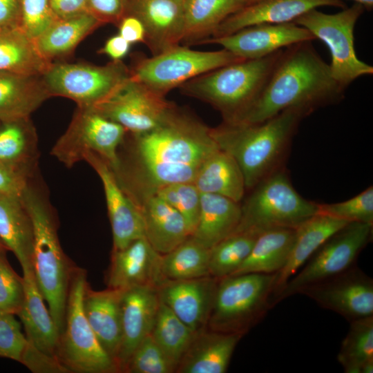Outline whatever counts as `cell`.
<instances>
[{
	"label": "cell",
	"mask_w": 373,
	"mask_h": 373,
	"mask_svg": "<svg viewBox=\"0 0 373 373\" xmlns=\"http://www.w3.org/2000/svg\"><path fill=\"white\" fill-rule=\"evenodd\" d=\"M132 137L126 159L113 170L130 198L176 182H193L219 147L211 128L175 105L154 128Z\"/></svg>",
	"instance_id": "obj_1"
},
{
	"label": "cell",
	"mask_w": 373,
	"mask_h": 373,
	"mask_svg": "<svg viewBox=\"0 0 373 373\" xmlns=\"http://www.w3.org/2000/svg\"><path fill=\"white\" fill-rule=\"evenodd\" d=\"M310 41L285 48L263 89L236 122L257 124L289 108L309 115L317 108L338 102L344 90Z\"/></svg>",
	"instance_id": "obj_2"
},
{
	"label": "cell",
	"mask_w": 373,
	"mask_h": 373,
	"mask_svg": "<svg viewBox=\"0 0 373 373\" xmlns=\"http://www.w3.org/2000/svg\"><path fill=\"white\" fill-rule=\"evenodd\" d=\"M306 115L300 109L289 108L260 123L223 122L211 128L218 147L240 166L247 191L283 167L293 136Z\"/></svg>",
	"instance_id": "obj_3"
},
{
	"label": "cell",
	"mask_w": 373,
	"mask_h": 373,
	"mask_svg": "<svg viewBox=\"0 0 373 373\" xmlns=\"http://www.w3.org/2000/svg\"><path fill=\"white\" fill-rule=\"evenodd\" d=\"M21 201L32 223V265L37 284L61 334L64 329L70 281L75 265L64 253L52 211L30 185Z\"/></svg>",
	"instance_id": "obj_4"
},
{
	"label": "cell",
	"mask_w": 373,
	"mask_h": 373,
	"mask_svg": "<svg viewBox=\"0 0 373 373\" xmlns=\"http://www.w3.org/2000/svg\"><path fill=\"white\" fill-rule=\"evenodd\" d=\"M283 50L222 66L187 81L179 88L182 94L218 110L224 122H234L256 99Z\"/></svg>",
	"instance_id": "obj_5"
},
{
	"label": "cell",
	"mask_w": 373,
	"mask_h": 373,
	"mask_svg": "<svg viewBox=\"0 0 373 373\" xmlns=\"http://www.w3.org/2000/svg\"><path fill=\"white\" fill-rule=\"evenodd\" d=\"M276 273L245 274L220 278L207 328L244 336L274 306Z\"/></svg>",
	"instance_id": "obj_6"
},
{
	"label": "cell",
	"mask_w": 373,
	"mask_h": 373,
	"mask_svg": "<svg viewBox=\"0 0 373 373\" xmlns=\"http://www.w3.org/2000/svg\"><path fill=\"white\" fill-rule=\"evenodd\" d=\"M249 191L240 202L241 217L236 231L261 233L275 229H296L318 213V203L304 198L296 191L284 167Z\"/></svg>",
	"instance_id": "obj_7"
},
{
	"label": "cell",
	"mask_w": 373,
	"mask_h": 373,
	"mask_svg": "<svg viewBox=\"0 0 373 373\" xmlns=\"http://www.w3.org/2000/svg\"><path fill=\"white\" fill-rule=\"evenodd\" d=\"M87 285L86 270L75 266L70 281L58 360L67 372H119L116 363L100 345L84 314L83 297Z\"/></svg>",
	"instance_id": "obj_8"
},
{
	"label": "cell",
	"mask_w": 373,
	"mask_h": 373,
	"mask_svg": "<svg viewBox=\"0 0 373 373\" xmlns=\"http://www.w3.org/2000/svg\"><path fill=\"white\" fill-rule=\"evenodd\" d=\"M364 9L358 3L335 14H325L315 8L294 21L328 47L331 75L343 89L358 77L373 74V67L361 61L354 49V29Z\"/></svg>",
	"instance_id": "obj_9"
},
{
	"label": "cell",
	"mask_w": 373,
	"mask_h": 373,
	"mask_svg": "<svg viewBox=\"0 0 373 373\" xmlns=\"http://www.w3.org/2000/svg\"><path fill=\"white\" fill-rule=\"evenodd\" d=\"M246 60L222 49L201 51L180 45L151 57L138 59L131 77L164 96L187 81L216 68Z\"/></svg>",
	"instance_id": "obj_10"
},
{
	"label": "cell",
	"mask_w": 373,
	"mask_h": 373,
	"mask_svg": "<svg viewBox=\"0 0 373 373\" xmlns=\"http://www.w3.org/2000/svg\"><path fill=\"white\" fill-rule=\"evenodd\" d=\"M373 224L352 222L332 235L288 280L274 300L275 305L316 283L356 265L359 254L372 238Z\"/></svg>",
	"instance_id": "obj_11"
},
{
	"label": "cell",
	"mask_w": 373,
	"mask_h": 373,
	"mask_svg": "<svg viewBox=\"0 0 373 373\" xmlns=\"http://www.w3.org/2000/svg\"><path fill=\"white\" fill-rule=\"evenodd\" d=\"M126 133L122 126L93 108L78 106L67 130L52 147L51 154L69 168L83 161L87 153H93L115 170L119 163V148Z\"/></svg>",
	"instance_id": "obj_12"
},
{
	"label": "cell",
	"mask_w": 373,
	"mask_h": 373,
	"mask_svg": "<svg viewBox=\"0 0 373 373\" xmlns=\"http://www.w3.org/2000/svg\"><path fill=\"white\" fill-rule=\"evenodd\" d=\"M130 76V69L119 60L104 66L52 63L41 77L50 97H64L78 106L93 107Z\"/></svg>",
	"instance_id": "obj_13"
},
{
	"label": "cell",
	"mask_w": 373,
	"mask_h": 373,
	"mask_svg": "<svg viewBox=\"0 0 373 373\" xmlns=\"http://www.w3.org/2000/svg\"><path fill=\"white\" fill-rule=\"evenodd\" d=\"M175 104L131 76L108 97L93 108L122 126L130 134L157 126Z\"/></svg>",
	"instance_id": "obj_14"
},
{
	"label": "cell",
	"mask_w": 373,
	"mask_h": 373,
	"mask_svg": "<svg viewBox=\"0 0 373 373\" xmlns=\"http://www.w3.org/2000/svg\"><path fill=\"white\" fill-rule=\"evenodd\" d=\"M298 294L340 314L349 322L373 316V280L356 265L334 276L305 286Z\"/></svg>",
	"instance_id": "obj_15"
},
{
	"label": "cell",
	"mask_w": 373,
	"mask_h": 373,
	"mask_svg": "<svg viewBox=\"0 0 373 373\" xmlns=\"http://www.w3.org/2000/svg\"><path fill=\"white\" fill-rule=\"evenodd\" d=\"M314 39L305 28L289 22L257 24L226 36L209 37L198 44H218L242 59H255Z\"/></svg>",
	"instance_id": "obj_16"
},
{
	"label": "cell",
	"mask_w": 373,
	"mask_h": 373,
	"mask_svg": "<svg viewBox=\"0 0 373 373\" xmlns=\"http://www.w3.org/2000/svg\"><path fill=\"white\" fill-rule=\"evenodd\" d=\"M83 161L94 169L102 183L112 229L113 249H122L144 237L140 211L122 188L108 162L93 153L85 155Z\"/></svg>",
	"instance_id": "obj_17"
},
{
	"label": "cell",
	"mask_w": 373,
	"mask_h": 373,
	"mask_svg": "<svg viewBox=\"0 0 373 373\" xmlns=\"http://www.w3.org/2000/svg\"><path fill=\"white\" fill-rule=\"evenodd\" d=\"M162 256L145 237L122 249H113L106 280L107 287L119 290L137 286L157 288L166 280L162 273Z\"/></svg>",
	"instance_id": "obj_18"
},
{
	"label": "cell",
	"mask_w": 373,
	"mask_h": 373,
	"mask_svg": "<svg viewBox=\"0 0 373 373\" xmlns=\"http://www.w3.org/2000/svg\"><path fill=\"white\" fill-rule=\"evenodd\" d=\"M128 15L137 17L143 24L144 44L153 55L182 41L185 30L184 0H131Z\"/></svg>",
	"instance_id": "obj_19"
},
{
	"label": "cell",
	"mask_w": 373,
	"mask_h": 373,
	"mask_svg": "<svg viewBox=\"0 0 373 373\" xmlns=\"http://www.w3.org/2000/svg\"><path fill=\"white\" fill-rule=\"evenodd\" d=\"M220 278L207 276L164 280L157 287L160 301L195 332L207 328Z\"/></svg>",
	"instance_id": "obj_20"
},
{
	"label": "cell",
	"mask_w": 373,
	"mask_h": 373,
	"mask_svg": "<svg viewBox=\"0 0 373 373\" xmlns=\"http://www.w3.org/2000/svg\"><path fill=\"white\" fill-rule=\"evenodd\" d=\"M160 305L156 287L137 286L122 291V341L117 358L119 372L138 345L151 333Z\"/></svg>",
	"instance_id": "obj_21"
},
{
	"label": "cell",
	"mask_w": 373,
	"mask_h": 373,
	"mask_svg": "<svg viewBox=\"0 0 373 373\" xmlns=\"http://www.w3.org/2000/svg\"><path fill=\"white\" fill-rule=\"evenodd\" d=\"M323 6L345 7L342 0H259L227 17L211 37L226 36L257 24L294 22L308 11Z\"/></svg>",
	"instance_id": "obj_22"
},
{
	"label": "cell",
	"mask_w": 373,
	"mask_h": 373,
	"mask_svg": "<svg viewBox=\"0 0 373 373\" xmlns=\"http://www.w3.org/2000/svg\"><path fill=\"white\" fill-rule=\"evenodd\" d=\"M131 199L140 211L144 237L160 254L169 253L191 236L183 216L155 193Z\"/></svg>",
	"instance_id": "obj_23"
},
{
	"label": "cell",
	"mask_w": 373,
	"mask_h": 373,
	"mask_svg": "<svg viewBox=\"0 0 373 373\" xmlns=\"http://www.w3.org/2000/svg\"><path fill=\"white\" fill-rule=\"evenodd\" d=\"M22 270L25 296L17 316L24 326L26 338L36 350L59 363L58 351L60 333L44 303L32 267Z\"/></svg>",
	"instance_id": "obj_24"
},
{
	"label": "cell",
	"mask_w": 373,
	"mask_h": 373,
	"mask_svg": "<svg viewBox=\"0 0 373 373\" xmlns=\"http://www.w3.org/2000/svg\"><path fill=\"white\" fill-rule=\"evenodd\" d=\"M122 291L108 287L95 291L87 285L83 297L87 321L100 345L117 365L122 341Z\"/></svg>",
	"instance_id": "obj_25"
},
{
	"label": "cell",
	"mask_w": 373,
	"mask_h": 373,
	"mask_svg": "<svg viewBox=\"0 0 373 373\" xmlns=\"http://www.w3.org/2000/svg\"><path fill=\"white\" fill-rule=\"evenodd\" d=\"M349 222L318 213L296 229L295 240L283 268L276 273L272 302L288 280L334 233Z\"/></svg>",
	"instance_id": "obj_26"
},
{
	"label": "cell",
	"mask_w": 373,
	"mask_h": 373,
	"mask_svg": "<svg viewBox=\"0 0 373 373\" xmlns=\"http://www.w3.org/2000/svg\"><path fill=\"white\" fill-rule=\"evenodd\" d=\"M242 336L207 328L197 332L175 372H226L236 347Z\"/></svg>",
	"instance_id": "obj_27"
},
{
	"label": "cell",
	"mask_w": 373,
	"mask_h": 373,
	"mask_svg": "<svg viewBox=\"0 0 373 373\" xmlns=\"http://www.w3.org/2000/svg\"><path fill=\"white\" fill-rule=\"evenodd\" d=\"M50 97L41 76L0 73V122L29 119Z\"/></svg>",
	"instance_id": "obj_28"
},
{
	"label": "cell",
	"mask_w": 373,
	"mask_h": 373,
	"mask_svg": "<svg viewBox=\"0 0 373 373\" xmlns=\"http://www.w3.org/2000/svg\"><path fill=\"white\" fill-rule=\"evenodd\" d=\"M193 182L201 193L219 195L237 202H241L247 192L238 163L220 148L205 159Z\"/></svg>",
	"instance_id": "obj_29"
},
{
	"label": "cell",
	"mask_w": 373,
	"mask_h": 373,
	"mask_svg": "<svg viewBox=\"0 0 373 373\" xmlns=\"http://www.w3.org/2000/svg\"><path fill=\"white\" fill-rule=\"evenodd\" d=\"M52 64L20 26L0 28V73L41 77Z\"/></svg>",
	"instance_id": "obj_30"
},
{
	"label": "cell",
	"mask_w": 373,
	"mask_h": 373,
	"mask_svg": "<svg viewBox=\"0 0 373 373\" xmlns=\"http://www.w3.org/2000/svg\"><path fill=\"white\" fill-rule=\"evenodd\" d=\"M240 217V202L219 195L201 193L199 217L191 236L211 249L236 231Z\"/></svg>",
	"instance_id": "obj_31"
},
{
	"label": "cell",
	"mask_w": 373,
	"mask_h": 373,
	"mask_svg": "<svg viewBox=\"0 0 373 373\" xmlns=\"http://www.w3.org/2000/svg\"><path fill=\"white\" fill-rule=\"evenodd\" d=\"M33 227L21 200L0 194V240L21 268L32 267Z\"/></svg>",
	"instance_id": "obj_32"
},
{
	"label": "cell",
	"mask_w": 373,
	"mask_h": 373,
	"mask_svg": "<svg viewBox=\"0 0 373 373\" xmlns=\"http://www.w3.org/2000/svg\"><path fill=\"white\" fill-rule=\"evenodd\" d=\"M296 236V229H275L259 234L248 256L230 276L274 274L285 265Z\"/></svg>",
	"instance_id": "obj_33"
},
{
	"label": "cell",
	"mask_w": 373,
	"mask_h": 373,
	"mask_svg": "<svg viewBox=\"0 0 373 373\" xmlns=\"http://www.w3.org/2000/svg\"><path fill=\"white\" fill-rule=\"evenodd\" d=\"M103 23L87 12L57 19L35 43L42 56L52 62L71 53L77 46Z\"/></svg>",
	"instance_id": "obj_34"
},
{
	"label": "cell",
	"mask_w": 373,
	"mask_h": 373,
	"mask_svg": "<svg viewBox=\"0 0 373 373\" xmlns=\"http://www.w3.org/2000/svg\"><path fill=\"white\" fill-rule=\"evenodd\" d=\"M245 6L244 0H184L182 43L192 45L212 36L227 17Z\"/></svg>",
	"instance_id": "obj_35"
},
{
	"label": "cell",
	"mask_w": 373,
	"mask_h": 373,
	"mask_svg": "<svg viewBox=\"0 0 373 373\" xmlns=\"http://www.w3.org/2000/svg\"><path fill=\"white\" fill-rule=\"evenodd\" d=\"M210 249L192 236L162 256V273L167 280H188L210 276Z\"/></svg>",
	"instance_id": "obj_36"
},
{
	"label": "cell",
	"mask_w": 373,
	"mask_h": 373,
	"mask_svg": "<svg viewBox=\"0 0 373 373\" xmlns=\"http://www.w3.org/2000/svg\"><path fill=\"white\" fill-rule=\"evenodd\" d=\"M196 333L160 301L151 334L176 369Z\"/></svg>",
	"instance_id": "obj_37"
},
{
	"label": "cell",
	"mask_w": 373,
	"mask_h": 373,
	"mask_svg": "<svg viewBox=\"0 0 373 373\" xmlns=\"http://www.w3.org/2000/svg\"><path fill=\"white\" fill-rule=\"evenodd\" d=\"M337 361L346 373H362L373 361V316L350 322Z\"/></svg>",
	"instance_id": "obj_38"
},
{
	"label": "cell",
	"mask_w": 373,
	"mask_h": 373,
	"mask_svg": "<svg viewBox=\"0 0 373 373\" xmlns=\"http://www.w3.org/2000/svg\"><path fill=\"white\" fill-rule=\"evenodd\" d=\"M28 120L5 122L0 128V161L34 169L36 135Z\"/></svg>",
	"instance_id": "obj_39"
},
{
	"label": "cell",
	"mask_w": 373,
	"mask_h": 373,
	"mask_svg": "<svg viewBox=\"0 0 373 373\" xmlns=\"http://www.w3.org/2000/svg\"><path fill=\"white\" fill-rule=\"evenodd\" d=\"M260 233L236 231L210 249L209 274L222 278L233 274L246 259Z\"/></svg>",
	"instance_id": "obj_40"
},
{
	"label": "cell",
	"mask_w": 373,
	"mask_h": 373,
	"mask_svg": "<svg viewBox=\"0 0 373 373\" xmlns=\"http://www.w3.org/2000/svg\"><path fill=\"white\" fill-rule=\"evenodd\" d=\"M153 193L183 216L191 236L199 217L201 196V193L194 183H172L162 186Z\"/></svg>",
	"instance_id": "obj_41"
},
{
	"label": "cell",
	"mask_w": 373,
	"mask_h": 373,
	"mask_svg": "<svg viewBox=\"0 0 373 373\" xmlns=\"http://www.w3.org/2000/svg\"><path fill=\"white\" fill-rule=\"evenodd\" d=\"M175 366L150 334L134 350L123 372L173 373L175 372Z\"/></svg>",
	"instance_id": "obj_42"
},
{
	"label": "cell",
	"mask_w": 373,
	"mask_h": 373,
	"mask_svg": "<svg viewBox=\"0 0 373 373\" xmlns=\"http://www.w3.org/2000/svg\"><path fill=\"white\" fill-rule=\"evenodd\" d=\"M318 213L349 222H356L373 224V187L352 198L335 203H318Z\"/></svg>",
	"instance_id": "obj_43"
},
{
	"label": "cell",
	"mask_w": 373,
	"mask_h": 373,
	"mask_svg": "<svg viewBox=\"0 0 373 373\" xmlns=\"http://www.w3.org/2000/svg\"><path fill=\"white\" fill-rule=\"evenodd\" d=\"M6 252L0 251V312L17 315L24 300V282L9 264Z\"/></svg>",
	"instance_id": "obj_44"
},
{
	"label": "cell",
	"mask_w": 373,
	"mask_h": 373,
	"mask_svg": "<svg viewBox=\"0 0 373 373\" xmlns=\"http://www.w3.org/2000/svg\"><path fill=\"white\" fill-rule=\"evenodd\" d=\"M20 27L34 41L57 19L50 0H19Z\"/></svg>",
	"instance_id": "obj_45"
},
{
	"label": "cell",
	"mask_w": 373,
	"mask_h": 373,
	"mask_svg": "<svg viewBox=\"0 0 373 373\" xmlns=\"http://www.w3.org/2000/svg\"><path fill=\"white\" fill-rule=\"evenodd\" d=\"M28 346L26 336L14 314L0 315V357L22 362Z\"/></svg>",
	"instance_id": "obj_46"
},
{
	"label": "cell",
	"mask_w": 373,
	"mask_h": 373,
	"mask_svg": "<svg viewBox=\"0 0 373 373\" xmlns=\"http://www.w3.org/2000/svg\"><path fill=\"white\" fill-rule=\"evenodd\" d=\"M33 170L0 161V194L21 200Z\"/></svg>",
	"instance_id": "obj_47"
},
{
	"label": "cell",
	"mask_w": 373,
	"mask_h": 373,
	"mask_svg": "<svg viewBox=\"0 0 373 373\" xmlns=\"http://www.w3.org/2000/svg\"><path fill=\"white\" fill-rule=\"evenodd\" d=\"M89 12L103 24L118 25L127 15L131 0H87Z\"/></svg>",
	"instance_id": "obj_48"
},
{
	"label": "cell",
	"mask_w": 373,
	"mask_h": 373,
	"mask_svg": "<svg viewBox=\"0 0 373 373\" xmlns=\"http://www.w3.org/2000/svg\"><path fill=\"white\" fill-rule=\"evenodd\" d=\"M50 5L58 19L89 12L87 0H50Z\"/></svg>",
	"instance_id": "obj_49"
},
{
	"label": "cell",
	"mask_w": 373,
	"mask_h": 373,
	"mask_svg": "<svg viewBox=\"0 0 373 373\" xmlns=\"http://www.w3.org/2000/svg\"><path fill=\"white\" fill-rule=\"evenodd\" d=\"M119 35L129 44L144 43L145 31L142 22L135 17L128 15L117 25Z\"/></svg>",
	"instance_id": "obj_50"
},
{
	"label": "cell",
	"mask_w": 373,
	"mask_h": 373,
	"mask_svg": "<svg viewBox=\"0 0 373 373\" xmlns=\"http://www.w3.org/2000/svg\"><path fill=\"white\" fill-rule=\"evenodd\" d=\"M19 0H0V28L20 26Z\"/></svg>",
	"instance_id": "obj_51"
},
{
	"label": "cell",
	"mask_w": 373,
	"mask_h": 373,
	"mask_svg": "<svg viewBox=\"0 0 373 373\" xmlns=\"http://www.w3.org/2000/svg\"><path fill=\"white\" fill-rule=\"evenodd\" d=\"M130 45L119 35L109 38L104 46L99 50V53L106 55L112 61H119L128 53Z\"/></svg>",
	"instance_id": "obj_52"
},
{
	"label": "cell",
	"mask_w": 373,
	"mask_h": 373,
	"mask_svg": "<svg viewBox=\"0 0 373 373\" xmlns=\"http://www.w3.org/2000/svg\"><path fill=\"white\" fill-rule=\"evenodd\" d=\"M355 3L361 4L365 9L370 10L373 7V0H353Z\"/></svg>",
	"instance_id": "obj_53"
},
{
	"label": "cell",
	"mask_w": 373,
	"mask_h": 373,
	"mask_svg": "<svg viewBox=\"0 0 373 373\" xmlns=\"http://www.w3.org/2000/svg\"><path fill=\"white\" fill-rule=\"evenodd\" d=\"M258 1H259V0H244L245 6L250 5L251 3H255V2Z\"/></svg>",
	"instance_id": "obj_54"
},
{
	"label": "cell",
	"mask_w": 373,
	"mask_h": 373,
	"mask_svg": "<svg viewBox=\"0 0 373 373\" xmlns=\"http://www.w3.org/2000/svg\"><path fill=\"white\" fill-rule=\"evenodd\" d=\"M8 249L5 247V245L3 244V242L0 240V251H6Z\"/></svg>",
	"instance_id": "obj_55"
},
{
	"label": "cell",
	"mask_w": 373,
	"mask_h": 373,
	"mask_svg": "<svg viewBox=\"0 0 373 373\" xmlns=\"http://www.w3.org/2000/svg\"><path fill=\"white\" fill-rule=\"evenodd\" d=\"M2 314H3V313L0 312V315Z\"/></svg>",
	"instance_id": "obj_56"
},
{
	"label": "cell",
	"mask_w": 373,
	"mask_h": 373,
	"mask_svg": "<svg viewBox=\"0 0 373 373\" xmlns=\"http://www.w3.org/2000/svg\"></svg>",
	"instance_id": "obj_57"
}]
</instances>
